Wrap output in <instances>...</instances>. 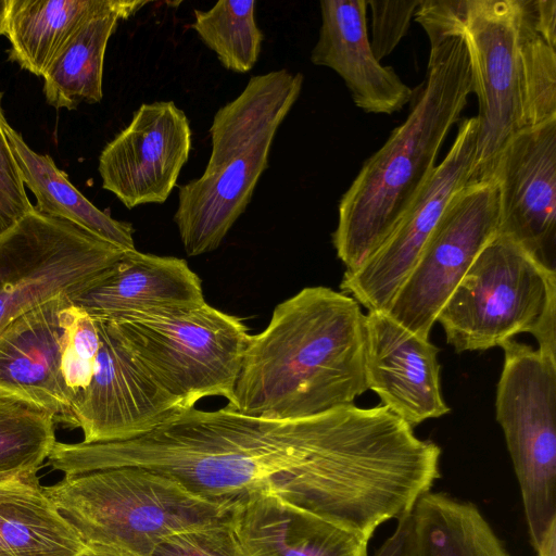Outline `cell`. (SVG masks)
<instances>
[{"label":"cell","mask_w":556,"mask_h":556,"mask_svg":"<svg viewBox=\"0 0 556 556\" xmlns=\"http://www.w3.org/2000/svg\"><path fill=\"white\" fill-rule=\"evenodd\" d=\"M365 315L352 296L306 287L279 303L250 337L231 410L299 419L352 405L368 390Z\"/></svg>","instance_id":"cell-2"},{"label":"cell","mask_w":556,"mask_h":556,"mask_svg":"<svg viewBox=\"0 0 556 556\" xmlns=\"http://www.w3.org/2000/svg\"><path fill=\"white\" fill-rule=\"evenodd\" d=\"M496 181L471 182L448 203L387 314L429 339L445 302L482 249L497 235Z\"/></svg>","instance_id":"cell-11"},{"label":"cell","mask_w":556,"mask_h":556,"mask_svg":"<svg viewBox=\"0 0 556 556\" xmlns=\"http://www.w3.org/2000/svg\"><path fill=\"white\" fill-rule=\"evenodd\" d=\"M414 17L428 38L464 39L479 105L471 182L489 180L502 149L526 128L518 0H420Z\"/></svg>","instance_id":"cell-8"},{"label":"cell","mask_w":556,"mask_h":556,"mask_svg":"<svg viewBox=\"0 0 556 556\" xmlns=\"http://www.w3.org/2000/svg\"><path fill=\"white\" fill-rule=\"evenodd\" d=\"M48 463L64 476L141 467L217 502L274 493L354 533L377 514L391 476L376 410L354 404L281 420L193 407L135 439L56 442Z\"/></svg>","instance_id":"cell-1"},{"label":"cell","mask_w":556,"mask_h":556,"mask_svg":"<svg viewBox=\"0 0 556 556\" xmlns=\"http://www.w3.org/2000/svg\"><path fill=\"white\" fill-rule=\"evenodd\" d=\"M149 1L10 0L4 36L9 58L23 70L43 76L54 58L89 20L104 14L129 18Z\"/></svg>","instance_id":"cell-21"},{"label":"cell","mask_w":556,"mask_h":556,"mask_svg":"<svg viewBox=\"0 0 556 556\" xmlns=\"http://www.w3.org/2000/svg\"><path fill=\"white\" fill-rule=\"evenodd\" d=\"M74 303L56 295L0 330V394L51 413L55 424L73 403L61 364Z\"/></svg>","instance_id":"cell-16"},{"label":"cell","mask_w":556,"mask_h":556,"mask_svg":"<svg viewBox=\"0 0 556 556\" xmlns=\"http://www.w3.org/2000/svg\"><path fill=\"white\" fill-rule=\"evenodd\" d=\"M417 556H510L476 505L427 492L413 509Z\"/></svg>","instance_id":"cell-23"},{"label":"cell","mask_w":556,"mask_h":556,"mask_svg":"<svg viewBox=\"0 0 556 556\" xmlns=\"http://www.w3.org/2000/svg\"><path fill=\"white\" fill-rule=\"evenodd\" d=\"M1 100L0 92V236L34 208L5 135Z\"/></svg>","instance_id":"cell-31"},{"label":"cell","mask_w":556,"mask_h":556,"mask_svg":"<svg viewBox=\"0 0 556 556\" xmlns=\"http://www.w3.org/2000/svg\"><path fill=\"white\" fill-rule=\"evenodd\" d=\"M497 235L556 271V118L514 135L497 155Z\"/></svg>","instance_id":"cell-14"},{"label":"cell","mask_w":556,"mask_h":556,"mask_svg":"<svg viewBox=\"0 0 556 556\" xmlns=\"http://www.w3.org/2000/svg\"><path fill=\"white\" fill-rule=\"evenodd\" d=\"M99 348L100 336L94 318L74 304L61 364L62 377L73 402L92 378Z\"/></svg>","instance_id":"cell-29"},{"label":"cell","mask_w":556,"mask_h":556,"mask_svg":"<svg viewBox=\"0 0 556 556\" xmlns=\"http://www.w3.org/2000/svg\"><path fill=\"white\" fill-rule=\"evenodd\" d=\"M117 14L96 16L85 23L54 58L43 74V94L55 109L75 110L83 102L103 98V65Z\"/></svg>","instance_id":"cell-24"},{"label":"cell","mask_w":556,"mask_h":556,"mask_svg":"<svg viewBox=\"0 0 556 556\" xmlns=\"http://www.w3.org/2000/svg\"><path fill=\"white\" fill-rule=\"evenodd\" d=\"M303 81L302 73L286 68L252 76L214 114L206 167L178 189L174 222L188 256L216 250L250 204Z\"/></svg>","instance_id":"cell-4"},{"label":"cell","mask_w":556,"mask_h":556,"mask_svg":"<svg viewBox=\"0 0 556 556\" xmlns=\"http://www.w3.org/2000/svg\"><path fill=\"white\" fill-rule=\"evenodd\" d=\"M94 320L100 348L92 378L59 422L79 428L84 443H103L138 438L181 412L178 403L123 345L106 320Z\"/></svg>","instance_id":"cell-13"},{"label":"cell","mask_w":556,"mask_h":556,"mask_svg":"<svg viewBox=\"0 0 556 556\" xmlns=\"http://www.w3.org/2000/svg\"><path fill=\"white\" fill-rule=\"evenodd\" d=\"M85 547L42 489L0 501V556H77Z\"/></svg>","instance_id":"cell-25"},{"label":"cell","mask_w":556,"mask_h":556,"mask_svg":"<svg viewBox=\"0 0 556 556\" xmlns=\"http://www.w3.org/2000/svg\"><path fill=\"white\" fill-rule=\"evenodd\" d=\"M319 5L321 24L312 63L334 71L364 112L390 115L402 110L414 91L376 59L367 30V2L323 0Z\"/></svg>","instance_id":"cell-18"},{"label":"cell","mask_w":556,"mask_h":556,"mask_svg":"<svg viewBox=\"0 0 556 556\" xmlns=\"http://www.w3.org/2000/svg\"><path fill=\"white\" fill-rule=\"evenodd\" d=\"M5 135L24 186L36 197V211L68 220L124 251L136 250L130 223L114 219L93 205L49 155L29 148L9 123Z\"/></svg>","instance_id":"cell-22"},{"label":"cell","mask_w":556,"mask_h":556,"mask_svg":"<svg viewBox=\"0 0 556 556\" xmlns=\"http://www.w3.org/2000/svg\"><path fill=\"white\" fill-rule=\"evenodd\" d=\"M41 489L37 472L0 477V501L35 493Z\"/></svg>","instance_id":"cell-34"},{"label":"cell","mask_w":556,"mask_h":556,"mask_svg":"<svg viewBox=\"0 0 556 556\" xmlns=\"http://www.w3.org/2000/svg\"><path fill=\"white\" fill-rule=\"evenodd\" d=\"M127 251L33 208L0 236V330L56 295L71 299Z\"/></svg>","instance_id":"cell-10"},{"label":"cell","mask_w":556,"mask_h":556,"mask_svg":"<svg viewBox=\"0 0 556 556\" xmlns=\"http://www.w3.org/2000/svg\"><path fill=\"white\" fill-rule=\"evenodd\" d=\"M368 389L412 428L450 412L440 389L439 349L384 312L365 315Z\"/></svg>","instance_id":"cell-17"},{"label":"cell","mask_w":556,"mask_h":556,"mask_svg":"<svg viewBox=\"0 0 556 556\" xmlns=\"http://www.w3.org/2000/svg\"><path fill=\"white\" fill-rule=\"evenodd\" d=\"M54 416L0 394V477L38 472L55 440Z\"/></svg>","instance_id":"cell-28"},{"label":"cell","mask_w":556,"mask_h":556,"mask_svg":"<svg viewBox=\"0 0 556 556\" xmlns=\"http://www.w3.org/2000/svg\"><path fill=\"white\" fill-rule=\"evenodd\" d=\"M254 0H220L194 10L190 27L227 70L244 74L256 64L264 34L255 20Z\"/></svg>","instance_id":"cell-27"},{"label":"cell","mask_w":556,"mask_h":556,"mask_svg":"<svg viewBox=\"0 0 556 556\" xmlns=\"http://www.w3.org/2000/svg\"><path fill=\"white\" fill-rule=\"evenodd\" d=\"M42 491L85 545L126 556H151L176 532L228 520L235 504L200 497L136 466L64 476Z\"/></svg>","instance_id":"cell-5"},{"label":"cell","mask_w":556,"mask_h":556,"mask_svg":"<svg viewBox=\"0 0 556 556\" xmlns=\"http://www.w3.org/2000/svg\"><path fill=\"white\" fill-rule=\"evenodd\" d=\"M526 128L556 118V24L540 0H518Z\"/></svg>","instance_id":"cell-26"},{"label":"cell","mask_w":556,"mask_h":556,"mask_svg":"<svg viewBox=\"0 0 556 556\" xmlns=\"http://www.w3.org/2000/svg\"><path fill=\"white\" fill-rule=\"evenodd\" d=\"M456 352L501 346L529 332L556 358V271L496 235L479 253L438 314Z\"/></svg>","instance_id":"cell-6"},{"label":"cell","mask_w":556,"mask_h":556,"mask_svg":"<svg viewBox=\"0 0 556 556\" xmlns=\"http://www.w3.org/2000/svg\"><path fill=\"white\" fill-rule=\"evenodd\" d=\"M535 552L536 556H556V523L546 532Z\"/></svg>","instance_id":"cell-35"},{"label":"cell","mask_w":556,"mask_h":556,"mask_svg":"<svg viewBox=\"0 0 556 556\" xmlns=\"http://www.w3.org/2000/svg\"><path fill=\"white\" fill-rule=\"evenodd\" d=\"M496 388L501 425L536 549L556 523V358L510 339Z\"/></svg>","instance_id":"cell-9"},{"label":"cell","mask_w":556,"mask_h":556,"mask_svg":"<svg viewBox=\"0 0 556 556\" xmlns=\"http://www.w3.org/2000/svg\"><path fill=\"white\" fill-rule=\"evenodd\" d=\"M151 556H244L228 520L186 529L164 539Z\"/></svg>","instance_id":"cell-30"},{"label":"cell","mask_w":556,"mask_h":556,"mask_svg":"<svg viewBox=\"0 0 556 556\" xmlns=\"http://www.w3.org/2000/svg\"><path fill=\"white\" fill-rule=\"evenodd\" d=\"M230 525L244 556H367V541L274 493L236 501Z\"/></svg>","instance_id":"cell-19"},{"label":"cell","mask_w":556,"mask_h":556,"mask_svg":"<svg viewBox=\"0 0 556 556\" xmlns=\"http://www.w3.org/2000/svg\"><path fill=\"white\" fill-rule=\"evenodd\" d=\"M10 0H0V35L4 36Z\"/></svg>","instance_id":"cell-37"},{"label":"cell","mask_w":556,"mask_h":556,"mask_svg":"<svg viewBox=\"0 0 556 556\" xmlns=\"http://www.w3.org/2000/svg\"><path fill=\"white\" fill-rule=\"evenodd\" d=\"M429 42L426 80L408 116L364 162L339 202L332 243L346 270L361 265L402 219L472 93L464 39L457 35Z\"/></svg>","instance_id":"cell-3"},{"label":"cell","mask_w":556,"mask_h":556,"mask_svg":"<svg viewBox=\"0 0 556 556\" xmlns=\"http://www.w3.org/2000/svg\"><path fill=\"white\" fill-rule=\"evenodd\" d=\"M72 302L106 319L127 312L198 307L205 300L200 277L185 260L134 250Z\"/></svg>","instance_id":"cell-20"},{"label":"cell","mask_w":556,"mask_h":556,"mask_svg":"<svg viewBox=\"0 0 556 556\" xmlns=\"http://www.w3.org/2000/svg\"><path fill=\"white\" fill-rule=\"evenodd\" d=\"M478 123L464 118L443 161L387 239L361 265L345 270L340 289L368 312L387 313L451 200L471 184Z\"/></svg>","instance_id":"cell-12"},{"label":"cell","mask_w":556,"mask_h":556,"mask_svg":"<svg viewBox=\"0 0 556 556\" xmlns=\"http://www.w3.org/2000/svg\"><path fill=\"white\" fill-rule=\"evenodd\" d=\"M371 15L370 47L378 61L393 52L406 35L420 0H369Z\"/></svg>","instance_id":"cell-32"},{"label":"cell","mask_w":556,"mask_h":556,"mask_svg":"<svg viewBox=\"0 0 556 556\" xmlns=\"http://www.w3.org/2000/svg\"><path fill=\"white\" fill-rule=\"evenodd\" d=\"M77 556H126V555L117 553V552L109 549V548H104V547L86 545V547Z\"/></svg>","instance_id":"cell-36"},{"label":"cell","mask_w":556,"mask_h":556,"mask_svg":"<svg viewBox=\"0 0 556 556\" xmlns=\"http://www.w3.org/2000/svg\"><path fill=\"white\" fill-rule=\"evenodd\" d=\"M191 147L189 119L174 101L142 103L100 154L102 188L129 210L162 204L177 186Z\"/></svg>","instance_id":"cell-15"},{"label":"cell","mask_w":556,"mask_h":556,"mask_svg":"<svg viewBox=\"0 0 556 556\" xmlns=\"http://www.w3.org/2000/svg\"><path fill=\"white\" fill-rule=\"evenodd\" d=\"M374 556H417L413 510L397 519L394 532Z\"/></svg>","instance_id":"cell-33"},{"label":"cell","mask_w":556,"mask_h":556,"mask_svg":"<svg viewBox=\"0 0 556 556\" xmlns=\"http://www.w3.org/2000/svg\"><path fill=\"white\" fill-rule=\"evenodd\" d=\"M104 320L181 410L207 396L232 402L251 337L240 317L205 302L191 308L127 312Z\"/></svg>","instance_id":"cell-7"}]
</instances>
